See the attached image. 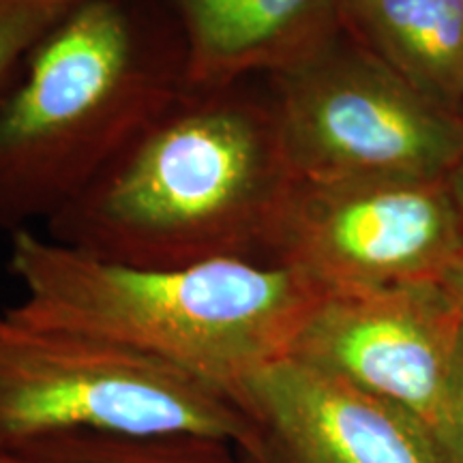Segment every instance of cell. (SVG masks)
Listing matches in <instances>:
<instances>
[{"mask_svg": "<svg viewBox=\"0 0 463 463\" xmlns=\"http://www.w3.org/2000/svg\"><path fill=\"white\" fill-rule=\"evenodd\" d=\"M292 181L266 78L184 86L45 236L140 269L264 262Z\"/></svg>", "mask_w": 463, "mask_h": 463, "instance_id": "1", "label": "cell"}, {"mask_svg": "<svg viewBox=\"0 0 463 463\" xmlns=\"http://www.w3.org/2000/svg\"><path fill=\"white\" fill-rule=\"evenodd\" d=\"M9 270L24 288V298L7 307L15 320L172 364L234 402L249 380L292 356L326 297L281 264L232 258L140 269L31 230L11 234Z\"/></svg>", "mask_w": 463, "mask_h": 463, "instance_id": "2", "label": "cell"}, {"mask_svg": "<svg viewBox=\"0 0 463 463\" xmlns=\"http://www.w3.org/2000/svg\"><path fill=\"white\" fill-rule=\"evenodd\" d=\"M184 86L159 0H80L0 99V230L48 223Z\"/></svg>", "mask_w": 463, "mask_h": 463, "instance_id": "3", "label": "cell"}, {"mask_svg": "<svg viewBox=\"0 0 463 463\" xmlns=\"http://www.w3.org/2000/svg\"><path fill=\"white\" fill-rule=\"evenodd\" d=\"M249 430L234 399L172 364L0 307V453L61 431H194L241 444Z\"/></svg>", "mask_w": 463, "mask_h": 463, "instance_id": "4", "label": "cell"}, {"mask_svg": "<svg viewBox=\"0 0 463 463\" xmlns=\"http://www.w3.org/2000/svg\"><path fill=\"white\" fill-rule=\"evenodd\" d=\"M266 86L294 178H447L459 155L461 120L420 97L344 24Z\"/></svg>", "mask_w": 463, "mask_h": 463, "instance_id": "5", "label": "cell"}, {"mask_svg": "<svg viewBox=\"0 0 463 463\" xmlns=\"http://www.w3.org/2000/svg\"><path fill=\"white\" fill-rule=\"evenodd\" d=\"M463 258L447 178H294L264 251L326 294L442 281Z\"/></svg>", "mask_w": 463, "mask_h": 463, "instance_id": "6", "label": "cell"}, {"mask_svg": "<svg viewBox=\"0 0 463 463\" xmlns=\"http://www.w3.org/2000/svg\"><path fill=\"white\" fill-rule=\"evenodd\" d=\"M463 344V317L442 281L326 294L292 356L395 405L438 444Z\"/></svg>", "mask_w": 463, "mask_h": 463, "instance_id": "7", "label": "cell"}, {"mask_svg": "<svg viewBox=\"0 0 463 463\" xmlns=\"http://www.w3.org/2000/svg\"><path fill=\"white\" fill-rule=\"evenodd\" d=\"M236 402L251 463H444L419 420L297 356L260 372Z\"/></svg>", "mask_w": 463, "mask_h": 463, "instance_id": "8", "label": "cell"}, {"mask_svg": "<svg viewBox=\"0 0 463 463\" xmlns=\"http://www.w3.org/2000/svg\"><path fill=\"white\" fill-rule=\"evenodd\" d=\"M187 58V86L269 78L341 28V0H159Z\"/></svg>", "mask_w": 463, "mask_h": 463, "instance_id": "9", "label": "cell"}, {"mask_svg": "<svg viewBox=\"0 0 463 463\" xmlns=\"http://www.w3.org/2000/svg\"><path fill=\"white\" fill-rule=\"evenodd\" d=\"M345 31L433 106L463 112V0H341Z\"/></svg>", "mask_w": 463, "mask_h": 463, "instance_id": "10", "label": "cell"}, {"mask_svg": "<svg viewBox=\"0 0 463 463\" xmlns=\"http://www.w3.org/2000/svg\"><path fill=\"white\" fill-rule=\"evenodd\" d=\"M0 463H251L232 438L194 431H61L0 453Z\"/></svg>", "mask_w": 463, "mask_h": 463, "instance_id": "11", "label": "cell"}, {"mask_svg": "<svg viewBox=\"0 0 463 463\" xmlns=\"http://www.w3.org/2000/svg\"><path fill=\"white\" fill-rule=\"evenodd\" d=\"M73 7L48 0H0V99L17 80L39 39Z\"/></svg>", "mask_w": 463, "mask_h": 463, "instance_id": "12", "label": "cell"}, {"mask_svg": "<svg viewBox=\"0 0 463 463\" xmlns=\"http://www.w3.org/2000/svg\"><path fill=\"white\" fill-rule=\"evenodd\" d=\"M438 449L444 463H463V344L455 369L447 419L438 436Z\"/></svg>", "mask_w": 463, "mask_h": 463, "instance_id": "13", "label": "cell"}, {"mask_svg": "<svg viewBox=\"0 0 463 463\" xmlns=\"http://www.w3.org/2000/svg\"><path fill=\"white\" fill-rule=\"evenodd\" d=\"M459 120H461V148H459V155H457L453 167H450L447 181H449L450 194H453L457 211H459V215L463 219V112H461Z\"/></svg>", "mask_w": 463, "mask_h": 463, "instance_id": "14", "label": "cell"}, {"mask_svg": "<svg viewBox=\"0 0 463 463\" xmlns=\"http://www.w3.org/2000/svg\"><path fill=\"white\" fill-rule=\"evenodd\" d=\"M442 286L447 288L450 298L455 300L457 309L463 317V258L457 260V262L447 270V275L442 277Z\"/></svg>", "mask_w": 463, "mask_h": 463, "instance_id": "15", "label": "cell"}, {"mask_svg": "<svg viewBox=\"0 0 463 463\" xmlns=\"http://www.w3.org/2000/svg\"><path fill=\"white\" fill-rule=\"evenodd\" d=\"M48 3H56V5H65V7H73V5H78L80 0H48Z\"/></svg>", "mask_w": 463, "mask_h": 463, "instance_id": "16", "label": "cell"}]
</instances>
